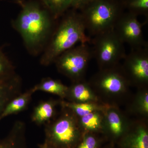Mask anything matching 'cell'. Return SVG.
I'll return each instance as SVG.
<instances>
[{"label": "cell", "instance_id": "obj_1", "mask_svg": "<svg viewBox=\"0 0 148 148\" xmlns=\"http://www.w3.org/2000/svg\"><path fill=\"white\" fill-rule=\"evenodd\" d=\"M55 20L47 10L37 3L29 2L22 5L12 24L29 52L36 56L44 50L56 27Z\"/></svg>", "mask_w": 148, "mask_h": 148}, {"label": "cell", "instance_id": "obj_2", "mask_svg": "<svg viewBox=\"0 0 148 148\" xmlns=\"http://www.w3.org/2000/svg\"><path fill=\"white\" fill-rule=\"evenodd\" d=\"M91 38L86 30L80 12L73 10L63 16L56 25L40 59L47 66L54 63L58 56L79 43H90Z\"/></svg>", "mask_w": 148, "mask_h": 148}, {"label": "cell", "instance_id": "obj_3", "mask_svg": "<svg viewBox=\"0 0 148 148\" xmlns=\"http://www.w3.org/2000/svg\"><path fill=\"white\" fill-rule=\"evenodd\" d=\"M124 10L121 0H93L85 6L80 12L88 36L114 29Z\"/></svg>", "mask_w": 148, "mask_h": 148}, {"label": "cell", "instance_id": "obj_4", "mask_svg": "<svg viewBox=\"0 0 148 148\" xmlns=\"http://www.w3.org/2000/svg\"><path fill=\"white\" fill-rule=\"evenodd\" d=\"M90 42L93 58L103 69L117 66L127 54L124 44L114 29L95 36Z\"/></svg>", "mask_w": 148, "mask_h": 148}, {"label": "cell", "instance_id": "obj_5", "mask_svg": "<svg viewBox=\"0 0 148 148\" xmlns=\"http://www.w3.org/2000/svg\"><path fill=\"white\" fill-rule=\"evenodd\" d=\"M92 58V48L88 43H85L66 51L58 56L54 63L60 73L75 82H78Z\"/></svg>", "mask_w": 148, "mask_h": 148}, {"label": "cell", "instance_id": "obj_6", "mask_svg": "<svg viewBox=\"0 0 148 148\" xmlns=\"http://www.w3.org/2000/svg\"><path fill=\"white\" fill-rule=\"evenodd\" d=\"M77 132L75 118L69 113L64 114L45 125V143L52 147H70L75 141Z\"/></svg>", "mask_w": 148, "mask_h": 148}, {"label": "cell", "instance_id": "obj_7", "mask_svg": "<svg viewBox=\"0 0 148 148\" xmlns=\"http://www.w3.org/2000/svg\"><path fill=\"white\" fill-rule=\"evenodd\" d=\"M138 16L127 12H124L119 18L114 30L123 43L127 44L131 49L148 45L144 38L143 25L138 21Z\"/></svg>", "mask_w": 148, "mask_h": 148}, {"label": "cell", "instance_id": "obj_8", "mask_svg": "<svg viewBox=\"0 0 148 148\" xmlns=\"http://www.w3.org/2000/svg\"><path fill=\"white\" fill-rule=\"evenodd\" d=\"M124 69L130 78L136 82L148 80V45L131 49L124 58Z\"/></svg>", "mask_w": 148, "mask_h": 148}, {"label": "cell", "instance_id": "obj_9", "mask_svg": "<svg viewBox=\"0 0 148 148\" xmlns=\"http://www.w3.org/2000/svg\"><path fill=\"white\" fill-rule=\"evenodd\" d=\"M116 66L103 69L95 77V84L104 90L113 93L123 90L127 80L123 74L115 70Z\"/></svg>", "mask_w": 148, "mask_h": 148}, {"label": "cell", "instance_id": "obj_10", "mask_svg": "<svg viewBox=\"0 0 148 148\" xmlns=\"http://www.w3.org/2000/svg\"><path fill=\"white\" fill-rule=\"evenodd\" d=\"M25 131L26 125L24 122H15L8 135L0 140V148H26Z\"/></svg>", "mask_w": 148, "mask_h": 148}, {"label": "cell", "instance_id": "obj_11", "mask_svg": "<svg viewBox=\"0 0 148 148\" xmlns=\"http://www.w3.org/2000/svg\"><path fill=\"white\" fill-rule=\"evenodd\" d=\"M22 81L16 75L10 80L0 85V116L8 103L21 93Z\"/></svg>", "mask_w": 148, "mask_h": 148}, {"label": "cell", "instance_id": "obj_12", "mask_svg": "<svg viewBox=\"0 0 148 148\" xmlns=\"http://www.w3.org/2000/svg\"><path fill=\"white\" fill-rule=\"evenodd\" d=\"M36 92L33 87L23 93L21 92L11 100L5 106L0 116V121L6 117L18 114L25 110L31 102L32 95Z\"/></svg>", "mask_w": 148, "mask_h": 148}, {"label": "cell", "instance_id": "obj_13", "mask_svg": "<svg viewBox=\"0 0 148 148\" xmlns=\"http://www.w3.org/2000/svg\"><path fill=\"white\" fill-rule=\"evenodd\" d=\"M56 102L52 100L42 101L36 106L32 115V122L38 125L49 123L54 115Z\"/></svg>", "mask_w": 148, "mask_h": 148}, {"label": "cell", "instance_id": "obj_14", "mask_svg": "<svg viewBox=\"0 0 148 148\" xmlns=\"http://www.w3.org/2000/svg\"><path fill=\"white\" fill-rule=\"evenodd\" d=\"M36 92L42 91L58 95L61 98L67 96L69 88L57 80L50 77L44 78L34 86Z\"/></svg>", "mask_w": 148, "mask_h": 148}, {"label": "cell", "instance_id": "obj_15", "mask_svg": "<svg viewBox=\"0 0 148 148\" xmlns=\"http://www.w3.org/2000/svg\"><path fill=\"white\" fill-rule=\"evenodd\" d=\"M48 11L57 20L71 7L72 0H42Z\"/></svg>", "mask_w": 148, "mask_h": 148}, {"label": "cell", "instance_id": "obj_16", "mask_svg": "<svg viewBox=\"0 0 148 148\" xmlns=\"http://www.w3.org/2000/svg\"><path fill=\"white\" fill-rule=\"evenodd\" d=\"M16 75L14 66L0 50V85L7 82Z\"/></svg>", "mask_w": 148, "mask_h": 148}, {"label": "cell", "instance_id": "obj_17", "mask_svg": "<svg viewBox=\"0 0 148 148\" xmlns=\"http://www.w3.org/2000/svg\"><path fill=\"white\" fill-rule=\"evenodd\" d=\"M87 86L85 84L76 82L68 90L67 95L76 101L84 102L91 100L92 95Z\"/></svg>", "mask_w": 148, "mask_h": 148}, {"label": "cell", "instance_id": "obj_18", "mask_svg": "<svg viewBox=\"0 0 148 148\" xmlns=\"http://www.w3.org/2000/svg\"><path fill=\"white\" fill-rule=\"evenodd\" d=\"M125 9L138 16L144 15L148 18V0H121Z\"/></svg>", "mask_w": 148, "mask_h": 148}, {"label": "cell", "instance_id": "obj_19", "mask_svg": "<svg viewBox=\"0 0 148 148\" xmlns=\"http://www.w3.org/2000/svg\"><path fill=\"white\" fill-rule=\"evenodd\" d=\"M132 148H148V135L145 130L139 128L132 138Z\"/></svg>", "mask_w": 148, "mask_h": 148}, {"label": "cell", "instance_id": "obj_20", "mask_svg": "<svg viewBox=\"0 0 148 148\" xmlns=\"http://www.w3.org/2000/svg\"><path fill=\"white\" fill-rule=\"evenodd\" d=\"M64 106L71 109L75 113L81 117L92 112L95 110L93 105L88 103H66Z\"/></svg>", "mask_w": 148, "mask_h": 148}, {"label": "cell", "instance_id": "obj_21", "mask_svg": "<svg viewBox=\"0 0 148 148\" xmlns=\"http://www.w3.org/2000/svg\"><path fill=\"white\" fill-rule=\"evenodd\" d=\"M81 123L88 129H97L100 125V118L97 114L92 112L81 117Z\"/></svg>", "mask_w": 148, "mask_h": 148}, {"label": "cell", "instance_id": "obj_22", "mask_svg": "<svg viewBox=\"0 0 148 148\" xmlns=\"http://www.w3.org/2000/svg\"><path fill=\"white\" fill-rule=\"evenodd\" d=\"M108 121L111 131L116 135L121 133L122 125L118 114L115 112H111L108 115Z\"/></svg>", "mask_w": 148, "mask_h": 148}, {"label": "cell", "instance_id": "obj_23", "mask_svg": "<svg viewBox=\"0 0 148 148\" xmlns=\"http://www.w3.org/2000/svg\"><path fill=\"white\" fill-rule=\"evenodd\" d=\"M96 141L92 136H88L85 138L78 148H95Z\"/></svg>", "mask_w": 148, "mask_h": 148}, {"label": "cell", "instance_id": "obj_24", "mask_svg": "<svg viewBox=\"0 0 148 148\" xmlns=\"http://www.w3.org/2000/svg\"><path fill=\"white\" fill-rule=\"evenodd\" d=\"M93 0H72L71 7L77 10H81Z\"/></svg>", "mask_w": 148, "mask_h": 148}, {"label": "cell", "instance_id": "obj_25", "mask_svg": "<svg viewBox=\"0 0 148 148\" xmlns=\"http://www.w3.org/2000/svg\"><path fill=\"white\" fill-rule=\"evenodd\" d=\"M141 107L144 112L146 113L148 112V94L147 93H146L142 100H141Z\"/></svg>", "mask_w": 148, "mask_h": 148}, {"label": "cell", "instance_id": "obj_26", "mask_svg": "<svg viewBox=\"0 0 148 148\" xmlns=\"http://www.w3.org/2000/svg\"><path fill=\"white\" fill-rule=\"evenodd\" d=\"M39 148H47V147L45 144L44 143V144H43V145H40V146Z\"/></svg>", "mask_w": 148, "mask_h": 148}, {"label": "cell", "instance_id": "obj_27", "mask_svg": "<svg viewBox=\"0 0 148 148\" xmlns=\"http://www.w3.org/2000/svg\"><path fill=\"white\" fill-rule=\"evenodd\" d=\"M44 144H45L46 145L47 147V148H54L53 147H50V146H49L47 145H46V144L45 143H44Z\"/></svg>", "mask_w": 148, "mask_h": 148}]
</instances>
